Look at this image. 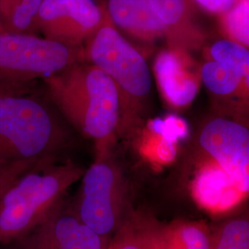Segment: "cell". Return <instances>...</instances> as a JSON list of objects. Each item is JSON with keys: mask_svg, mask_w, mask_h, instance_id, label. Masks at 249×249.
I'll return each mask as SVG.
<instances>
[{"mask_svg": "<svg viewBox=\"0 0 249 249\" xmlns=\"http://www.w3.org/2000/svg\"><path fill=\"white\" fill-rule=\"evenodd\" d=\"M53 159V158H50ZM47 160V159H45ZM45 160L0 162V195L21 175Z\"/></svg>", "mask_w": 249, "mask_h": 249, "instance_id": "obj_22", "label": "cell"}, {"mask_svg": "<svg viewBox=\"0 0 249 249\" xmlns=\"http://www.w3.org/2000/svg\"><path fill=\"white\" fill-rule=\"evenodd\" d=\"M107 249H152L145 223H125L109 242Z\"/></svg>", "mask_w": 249, "mask_h": 249, "instance_id": "obj_20", "label": "cell"}, {"mask_svg": "<svg viewBox=\"0 0 249 249\" xmlns=\"http://www.w3.org/2000/svg\"><path fill=\"white\" fill-rule=\"evenodd\" d=\"M211 53L214 61L230 67L244 79L249 80V52L246 45L234 41L222 40L212 46Z\"/></svg>", "mask_w": 249, "mask_h": 249, "instance_id": "obj_17", "label": "cell"}, {"mask_svg": "<svg viewBox=\"0 0 249 249\" xmlns=\"http://www.w3.org/2000/svg\"><path fill=\"white\" fill-rule=\"evenodd\" d=\"M47 159L28 170L0 195V245L34 229L65 198L84 170L68 161Z\"/></svg>", "mask_w": 249, "mask_h": 249, "instance_id": "obj_1", "label": "cell"}, {"mask_svg": "<svg viewBox=\"0 0 249 249\" xmlns=\"http://www.w3.org/2000/svg\"><path fill=\"white\" fill-rule=\"evenodd\" d=\"M33 88V82L28 83H0V96L31 92Z\"/></svg>", "mask_w": 249, "mask_h": 249, "instance_id": "obj_24", "label": "cell"}, {"mask_svg": "<svg viewBox=\"0 0 249 249\" xmlns=\"http://www.w3.org/2000/svg\"><path fill=\"white\" fill-rule=\"evenodd\" d=\"M197 204L213 213H223L240 204L248 196L217 163L199 170L192 184Z\"/></svg>", "mask_w": 249, "mask_h": 249, "instance_id": "obj_10", "label": "cell"}, {"mask_svg": "<svg viewBox=\"0 0 249 249\" xmlns=\"http://www.w3.org/2000/svg\"><path fill=\"white\" fill-rule=\"evenodd\" d=\"M205 86L216 94L227 95L233 92L244 78L235 70L222 63L208 62L201 71Z\"/></svg>", "mask_w": 249, "mask_h": 249, "instance_id": "obj_15", "label": "cell"}, {"mask_svg": "<svg viewBox=\"0 0 249 249\" xmlns=\"http://www.w3.org/2000/svg\"><path fill=\"white\" fill-rule=\"evenodd\" d=\"M163 26L176 25L184 17L185 0H148Z\"/></svg>", "mask_w": 249, "mask_h": 249, "instance_id": "obj_21", "label": "cell"}, {"mask_svg": "<svg viewBox=\"0 0 249 249\" xmlns=\"http://www.w3.org/2000/svg\"><path fill=\"white\" fill-rule=\"evenodd\" d=\"M102 17L93 0H43L36 30L46 39L74 48L98 28Z\"/></svg>", "mask_w": 249, "mask_h": 249, "instance_id": "obj_8", "label": "cell"}, {"mask_svg": "<svg viewBox=\"0 0 249 249\" xmlns=\"http://www.w3.org/2000/svg\"><path fill=\"white\" fill-rule=\"evenodd\" d=\"M202 149L224 170L245 194L249 192V131L243 124L216 118L199 136Z\"/></svg>", "mask_w": 249, "mask_h": 249, "instance_id": "obj_9", "label": "cell"}, {"mask_svg": "<svg viewBox=\"0 0 249 249\" xmlns=\"http://www.w3.org/2000/svg\"><path fill=\"white\" fill-rule=\"evenodd\" d=\"M152 130L162 138L161 150L163 158H173L176 153V144L180 139L187 136L186 121L177 116H169L164 119H155L151 122Z\"/></svg>", "mask_w": 249, "mask_h": 249, "instance_id": "obj_18", "label": "cell"}, {"mask_svg": "<svg viewBox=\"0 0 249 249\" xmlns=\"http://www.w3.org/2000/svg\"><path fill=\"white\" fill-rule=\"evenodd\" d=\"M223 22L228 33L241 45L249 44V0H237V2L224 12Z\"/></svg>", "mask_w": 249, "mask_h": 249, "instance_id": "obj_19", "label": "cell"}, {"mask_svg": "<svg viewBox=\"0 0 249 249\" xmlns=\"http://www.w3.org/2000/svg\"><path fill=\"white\" fill-rule=\"evenodd\" d=\"M68 136L50 107L36 95L0 96V162L55 158Z\"/></svg>", "mask_w": 249, "mask_h": 249, "instance_id": "obj_3", "label": "cell"}, {"mask_svg": "<svg viewBox=\"0 0 249 249\" xmlns=\"http://www.w3.org/2000/svg\"><path fill=\"white\" fill-rule=\"evenodd\" d=\"M155 73L160 89L174 106L187 107L196 97L197 83L175 53H160L155 61Z\"/></svg>", "mask_w": 249, "mask_h": 249, "instance_id": "obj_12", "label": "cell"}, {"mask_svg": "<svg viewBox=\"0 0 249 249\" xmlns=\"http://www.w3.org/2000/svg\"><path fill=\"white\" fill-rule=\"evenodd\" d=\"M92 65L108 75L117 87L134 97L147 95L151 72L141 53L115 28H99L89 48Z\"/></svg>", "mask_w": 249, "mask_h": 249, "instance_id": "obj_5", "label": "cell"}, {"mask_svg": "<svg viewBox=\"0 0 249 249\" xmlns=\"http://www.w3.org/2000/svg\"><path fill=\"white\" fill-rule=\"evenodd\" d=\"M211 249H249V222L232 219L223 224L212 236Z\"/></svg>", "mask_w": 249, "mask_h": 249, "instance_id": "obj_16", "label": "cell"}, {"mask_svg": "<svg viewBox=\"0 0 249 249\" xmlns=\"http://www.w3.org/2000/svg\"><path fill=\"white\" fill-rule=\"evenodd\" d=\"M74 48L34 34L0 32V83H28L75 63Z\"/></svg>", "mask_w": 249, "mask_h": 249, "instance_id": "obj_4", "label": "cell"}, {"mask_svg": "<svg viewBox=\"0 0 249 249\" xmlns=\"http://www.w3.org/2000/svg\"><path fill=\"white\" fill-rule=\"evenodd\" d=\"M0 32H3V30H2V27H1V24H0Z\"/></svg>", "mask_w": 249, "mask_h": 249, "instance_id": "obj_25", "label": "cell"}, {"mask_svg": "<svg viewBox=\"0 0 249 249\" xmlns=\"http://www.w3.org/2000/svg\"><path fill=\"white\" fill-rule=\"evenodd\" d=\"M152 249H211L213 234L204 223L176 221L160 226L145 223Z\"/></svg>", "mask_w": 249, "mask_h": 249, "instance_id": "obj_11", "label": "cell"}, {"mask_svg": "<svg viewBox=\"0 0 249 249\" xmlns=\"http://www.w3.org/2000/svg\"><path fill=\"white\" fill-rule=\"evenodd\" d=\"M72 206L82 223L108 237L120 216V191L114 169L99 161L84 171L79 195Z\"/></svg>", "mask_w": 249, "mask_h": 249, "instance_id": "obj_7", "label": "cell"}, {"mask_svg": "<svg viewBox=\"0 0 249 249\" xmlns=\"http://www.w3.org/2000/svg\"><path fill=\"white\" fill-rule=\"evenodd\" d=\"M108 11L116 25L135 34L156 36L165 29L148 0H109Z\"/></svg>", "mask_w": 249, "mask_h": 249, "instance_id": "obj_13", "label": "cell"}, {"mask_svg": "<svg viewBox=\"0 0 249 249\" xmlns=\"http://www.w3.org/2000/svg\"><path fill=\"white\" fill-rule=\"evenodd\" d=\"M45 82L53 104L81 133L95 140L113 133L119 117V92L105 72L75 62Z\"/></svg>", "mask_w": 249, "mask_h": 249, "instance_id": "obj_2", "label": "cell"}, {"mask_svg": "<svg viewBox=\"0 0 249 249\" xmlns=\"http://www.w3.org/2000/svg\"><path fill=\"white\" fill-rule=\"evenodd\" d=\"M43 0H0V24L3 32L34 34Z\"/></svg>", "mask_w": 249, "mask_h": 249, "instance_id": "obj_14", "label": "cell"}, {"mask_svg": "<svg viewBox=\"0 0 249 249\" xmlns=\"http://www.w3.org/2000/svg\"><path fill=\"white\" fill-rule=\"evenodd\" d=\"M203 9L213 13H224L237 2V0H195Z\"/></svg>", "mask_w": 249, "mask_h": 249, "instance_id": "obj_23", "label": "cell"}, {"mask_svg": "<svg viewBox=\"0 0 249 249\" xmlns=\"http://www.w3.org/2000/svg\"><path fill=\"white\" fill-rule=\"evenodd\" d=\"M4 246L8 249H107L109 242L82 223L64 198L34 229Z\"/></svg>", "mask_w": 249, "mask_h": 249, "instance_id": "obj_6", "label": "cell"}]
</instances>
